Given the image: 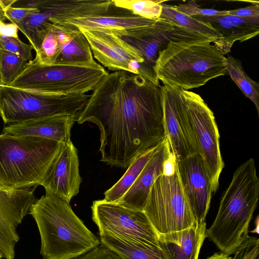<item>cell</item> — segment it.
Segmentation results:
<instances>
[{"mask_svg": "<svg viewBox=\"0 0 259 259\" xmlns=\"http://www.w3.org/2000/svg\"><path fill=\"white\" fill-rule=\"evenodd\" d=\"M160 87L123 70L108 73L98 83L76 122L99 127L101 161L127 168L165 139Z\"/></svg>", "mask_w": 259, "mask_h": 259, "instance_id": "6da1fadb", "label": "cell"}, {"mask_svg": "<svg viewBox=\"0 0 259 259\" xmlns=\"http://www.w3.org/2000/svg\"><path fill=\"white\" fill-rule=\"evenodd\" d=\"M29 213L37 226L42 259L76 258L101 244L69 203L55 195L36 199Z\"/></svg>", "mask_w": 259, "mask_h": 259, "instance_id": "7a4b0ae2", "label": "cell"}, {"mask_svg": "<svg viewBox=\"0 0 259 259\" xmlns=\"http://www.w3.org/2000/svg\"><path fill=\"white\" fill-rule=\"evenodd\" d=\"M227 58L208 40L171 41L154 66L164 85L186 91L227 74Z\"/></svg>", "mask_w": 259, "mask_h": 259, "instance_id": "3957f363", "label": "cell"}, {"mask_svg": "<svg viewBox=\"0 0 259 259\" xmlns=\"http://www.w3.org/2000/svg\"><path fill=\"white\" fill-rule=\"evenodd\" d=\"M61 143L0 134V185L13 189L40 185Z\"/></svg>", "mask_w": 259, "mask_h": 259, "instance_id": "277c9868", "label": "cell"}, {"mask_svg": "<svg viewBox=\"0 0 259 259\" xmlns=\"http://www.w3.org/2000/svg\"><path fill=\"white\" fill-rule=\"evenodd\" d=\"M144 211L158 234L181 231L197 224L172 154L164 171L153 183Z\"/></svg>", "mask_w": 259, "mask_h": 259, "instance_id": "5b68a950", "label": "cell"}, {"mask_svg": "<svg viewBox=\"0 0 259 259\" xmlns=\"http://www.w3.org/2000/svg\"><path fill=\"white\" fill-rule=\"evenodd\" d=\"M108 72L93 65H42L29 61L23 72L8 86L55 94H84L93 91Z\"/></svg>", "mask_w": 259, "mask_h": 259, "instance_id": "8992f818", "label": "cell"}, {"mask_svg": "<svg viewBox=\"0 0 259 259\" xmlns=\"http://www.w3.org/2000/svg\"><path fill=\"white\" fill-rule=\"evenodd\" d=\"M89 94L62 95L0 85V116L5 124L53 116L77 117Z\"/></svg>", "mask_w": 259, "mask_h": 259, "instance_id": "52a82bcc", "label": "cell"}, {"mask_svg": "<svg viewBox=\"0 0 259 259\" xmlns=\"http://www.w3.org/2000/svg\"><path fill=\"white\" fill-rule=\"evenodd\" d=\"M121 39L136 50L144 62L138 64V73L156 85H159L154 70L159 52L171 41L208 40L168 21L159 18L150 26L126 30L111 29Z\"/></svg>", "mask_w": 259, "mask_h": 259, "instance_id": "ba28073f", "label": "cell"}, {"mask_svg": "<svg viewBox=\"0 0 259 259\" xmlns=\"http://www.w3.org/2000/svg\"><path fill=\"white\" fill-rule=\"evenodd\" d=\"M178 89L186 104L200 155L209 175L214 194L218 189L220 174L224 167L220 147V134L215 117L199 95Z\"/></svg>", "mask_w": 259, "mask_h": 259, "instance_id": "9c48e42d", "label": "cell"}, {"mask_svg": "<svg viewBox=\"0 0 259 259\" xmlns=\"http://www.w3.org/2000/svg\"><path fill=\"white\" fill-rule=\"evenodd\" d=\"M91 208L99 232L106 231L133 241L159 246V234L144 211L104 199L94 201Z\"/></svg>", "mask_w": 259, "mask_h": 259, "instance_id": "30bf717a", "label": "cell"}, {"mask_svg": "<svg viewBox=\"0 0 259 259\" xmlns=\"http://www.w3.org/2000/svg\"><path fill=\"white\" fill-rule=\"evenodd\" d=\"M165 138L176 160L198 154L200 150L179 89L161 86Z\"/></svg>", "mask_w": 259, "mask_h": 259, "instance_id": "8fae6325", "label": "cell"}, {"mask_svg": "<svg viewBox=\"0 0 259 259\" xmlns=\"http://www.w3.org/2000/svg\"><path fill=\"white\" fill-rule=\"evenodd\" d=\"M36 188L13 189L0 185V251L6 259L15 258L20 239L17 228L36 200Z\"/></svg>", "mask_w": 259, "mask_h": 259, "instance_id": "7c38bea8", "label": "cell"}, {"mask_svg": "<svg viewBox=\"0 0 259 259\" xmlns=\"http://www.w3.org/2000/svg\"><path fill=\"white\" fill-rule=\"evenodd\" d=\"M82 181L77 149L71 141L61 143L40 185L46 194L55 195L69 203L78 194Z\"/></svg>", "mask_w": 259, "mask_h": 259, "instance_id": "4fadbf2b", "label": "cell"}, {"mask_svg": "<svg viewBox=\"0 0 259 259\" xmlns=\"http://www.w3.org/2000/svg\"><path fill=\"white\" fill-rule=\"evenodd\" d=\"M176 160L180 182L196 222L204 223L213 193L202 158L196 154Z\"/></svg>", "mask_w": 259, "mask_h": 259, "instance_id": "5bb4252c", "label": "cell"}, {"mask_svg": "<svg viewBox=\"0 0 259 259\" xmlns=\"http://www.w3.org/2000/svg\"><path fill=\"white\" fill-rule=\"evenodd\" d=\"M171 154L165 138L159 144L133 185L116 203L131 209L144 211L151 188L156 179L164 171Z\"/></svg>", "mask_w": 259, "mask_h": 259, "instance_id": "9a60e30c", "label": "cell"}, {"mask_svg": "<svg viewBox=\"0 0 259 259\" xmlns=\"http://www.w3.org/2000/svg\"><path fill=\"white\" fill-rule=\"evenodd\" d=\"M207 22L221 34L213 45L225 55L236 41L247 40L259 33V18H245L230 15L194 17Z\"/></svg>", "mask_w": 259, "mask_h": 259, "instance_id": "2e32d148", "label": "cell"}, {"mask_svg": "<svg viewBox=\"0 0 259 259\" xmlns=\"http://www.w3.org/2000/svg\"><path fill=\"white\" fill-rule=\"evenodd\" d=\"M77 117L70 115L53 116L10 124L3 134L13 136H33L61 143L70 142L71 130Z\"/></svg>", "mask_w": 259, "mask_h": 259, "instance_id": "e0dca14e", "label": "cell"}, {"mask_svg": "<svg viewBox=\"0 0 259 259\" xmlns=\"http://www.w3.org/2000/svg\"><path fill=\"white\" fill-rule=\"evenodd\" d=\"M206 230L205 222L181 231L159 234V245L167 259H198Z\"/></svg>", "mask_w": 259, "mask_h": 259, "instance_id": "ac0fdd59", "label": "cell"}, {"mask_svg": "<svg viewBox=\"0 0 259 259\" xmlns=\"http://www.w3.org/2000/svg\"><path fill=\"white\" fill-rule=\"evenodd\" d=\"M157 19H146L133 14L131 12L121 15L108 13L94 17L76 18L64 20L57 24H66L87 29L105 28L126 30L147 26L154 24Z\"/></svg>", "mask_w": 259, "mask_h": 259, "instance_id": "d6986e66", "label": "cell"}, {"mask_svg": "<svg viewBox=\"0 0 259 259\" xmlns=\"http://www.w3.org/2000/svg\"><path fill=\"white\" fill-rule=\"evenodd\" d=\"M99 234L101 244L122 259H167L159 246L133 241L106 231Z\"/></svg>", "mask_w": 259, "mask_h": 259, "instance_id": "ffe728a7", "label": "cell"}, {"mask_svg": "<svg viewBox=\"0 0 259 259\" xmlns=\"http://www.w3.org/2000/svg\"><path fill=\"white\" fill-rule=\"evenodd\" d=\"M76 28L72 25L51 23L32 61L42 65L54 64L63 46Z\"/></svg>", "mask_w": 259, "mask_h": 259, "instance_id": "44dd1931", "label": "cell"}, {"mask_svg": "<svg viewBox=\"0 0 259 259\" xmlns=\"http://www.w3.org/2000/svg\"><path fill=\"white\" fill-rule=\"evenodd\" d=\"M86 38L93 56L104 67L112 71L135 73L133 63L119 55L113 49L96 35L91 29L78 28Z\"/></svg>", "mask_w": 259, "mask_h": 259, "instance_id": "7402d4cb", "label": "cell"}, {"mask_svg": "<svg viewBox=\"0 0 259 259\" xmlns=\"http://www.w3.org/2000/svg\"><path fill=\"white\" fill-rule=\"evenodd\" d=\"M96 63L86 38L77 28L70 39L63 46L54 64L93 65Z\"/></svg>", "mask_w": 259, "mask_h": 259, "instance_id": "603a6c76", "label": "cell"}, {"mask_svg": "<svg viewBox=\"0 0 259 259\" xmlns=\"http://www.w3.org/2000/svg\"><path fill=\"white\" fill-rule=\"evenodd\" d=\"M162 8L159 18L190 32L206 37L213 43L221 38L220 33L208 23L177 11L173 6L165 4L163 2L162 3Z\"/></svg>", "mask_w": 259, "mask_h": 259, "instance_id": "cb8c5ba5", "label": "cell"}, {"mask_svg": "<svg viewBox=\"0 0 259 259\" xmlns=\"http://www.w3.org/2000/svg\"><path fill=\"white\" fill-rule=\"evenodd\" d=\"M159 144L155 147L142 153L132 162L119 180L105 192L104 200L108 202L116 203L124 195L133 185L150 157L157 149Z\"/></svg>", "mask_w": 259, "mask_h": 259, "instance_id": "d4e9b609", "label": "cell"}, {"mask_svg": "<svg viewBox=\"0 0 259 259\" xmlns=\"http://www.w3.org/2000/svg\"><path fill=\"white\" fill-rule=\"evenodd\" d=\"M227 74H229L242 93L251 100L259 114V84L244 71L241 61L230 56L227 58Z\"/></svg>", "mask_w": 259, "mask_h": 259, "instance_id": "484cf974", "label": "cell"}, {"mask_svg": "<svg viewBox=\"0 0 259 259\" xmlns=\"http://www.w3.org/2000/svg\"><path fill=\"white\" fill-rule=\"evenodd\" d=\"M94 33L113 49L119 55L133 63H143L141 55L134 48L126 44L111 29H92Z\"/></svg>", "mask_w": 259, "mask_h": 259, "instance_id": "4316f807", "label": "cell"}, {"mask_svg": "<svg viewBox=\"0 0 259 259\" xmlns=\"http://www.w3.org/2000/svg\"><path fill=\"white\" fill-rule=\"evenodd\" d=\"M161 1L151 0H113L114 6L127 10L141 17L156 20L162 12Z\"/></svg>", "mask_w": 259, "mask_h": 259, "instance_id": "83f0119b", "label": "cell"}, {"mask_svg": "<svg viewBox=\"0 0 259 259\" xmlns=\"http://www.w3.org/2000/svg\"><path fill=\"white\" fill-rule=\"evenodd\" d=\"M28 62L10 52L2 50L0 71L2 85L8 86L24 70Z\"/></svg>", "mask_w": 259, "mask_h": 259, "instance_id": "f1b7e54d", "label": "cell"}, {"mask_svg": "<svg viewBox=\"0 0 259 259\" xmlns=\"http://www.w3.org/2000/svg\"><path fill=\"white\" fill-rule=\"evenodd\" d=\"M0 46L2 49L17 55L27 62L32 60V46L23 42L18 37L0 36Z\"/></svg>", "mask_w": 259, "mask_h": 259, "instance_id": "f546056e", "label": "cell"}, {"mask_svg": "<svg viewBox=\"0 0 259 259\" xmlns=\"http://www.w3.org/2000/svg\"><path fill=\"white\" fill-rule=\"evenodd\" d=\"M174 9L182 13L192 17L214 16L227 15L228 11L204 9L199 7L195 1L173 6Z\"/></svg>", "mask_w": 259, "mask_h": 259, "instance_id": "4dcf8cb0", "label": "cell"}, {"mask_svg": "<svg viewBox=\"0 0 259 259\" xmlns=\"http://www.w3.org/2000/svg\"><path fill=\"white\" fill-rule=\"evenodd\" d=\"M232 259H259V239L249 236L236 250Z\"/></svg>", "mask_w": 259, "mask_h": 259, "instance_id": "1f68e13d", "label": "cell"}, {"mask_svg": "<svg viewBox=\"0 0 259 259\" xmlns=\"http://www.w3.org/2000/svg\"><path fill=\"white\" fill-rule=\"evenodd\" d=\"M77 259H122L118 254L102 245L94 248Z\"/></svg>", "mask_w": 259, "mask_h": 259, "instance_id": "d6a6232c", "label": "cell"}, {"mask_svg": "<svg viewBox=\"0 0 259 259\" xmlns=\"http://www.w3.org/2000/svg\"><path fill=\"white\" fill-rule=\"evenodd\" d=\"M38 9H27L10 7L5 11L6 18L11 23L20 22L25 19L30 14L38 11Z\"/></svg>", "mask_w": 259, "mask_h": 259, "instance_id": "836d02e7", "label": "cell"}, {"mask_svg": "<svg viewBox=\"0 0 259 259\" xmlns=\"http://www.w3.org/2000/svg\"><path fill=\"white\" fill-rule=\"evenodd\" d=\"M228 15L245 18H259V3L254 2L248 7L228 11Z\"/></svg>", "mask_w": 259, "mask_h": 259, "instance_id": "e575fe53", "label": "cell"}, {"mask_svg": "<svg viewBox=\"0 0 259 259\" xmlns=\"http://www.w3.org/2000/svg\"><path fill=\"white\" fill-rule=\"evenodd\" d=\"M17 26L14 24L0 21V36L18 37Z\"/></svg>", "mask_w": 259, "mask_h": 259, "instance_id": "d590c367", "label": "cell"}, {"mask_svg": "<svg viewBox=\"0 0 259 259\" xmlns=\"http://www.w3.org/2000/svg\"><path fill=\"white\" fill-rule=\"evenodd\" d=\"M42 0H16L11 7L14 8L38 9Z\"/></svg>", "mask_w": 259, "mask_h": 259, "instance_id": "8d00e7d4", "label": "cell"}, {"mask_svg": "<svg viewBox=\"0 0 259 259\" xmlns=\"http://www.w3.org/2000/svg\"><path fill=\"white\" fill-rule=\"evenodd\" d=\"M206 259H232V257L221 252H217Z\"/></svg>", "mask_w": 259, "mask_h": 259, "instance_id": "74e56055", "label": "cell"}, {"mask_svg": "<svg viewBox=\"0 0 259 259\" xmlns=\"http://www.w3.org/2000/svg\"><path fill=\"white\" fill-rule=\"evenodd\" d=\"M6 19L5 10L0 3V21H4Z\"/></svg>", "mask_w": 259, "mask_h": 259, "instance_id": "f35d334b", "label": "cell"}, {"mask_svg": "<svg viewBox=\"0 0 259 259\" xmlns=\"http://www.w3.org/2000/svg\"><path fill=\"white\" fill-rule=\"evenodd\" d=\"M2 48L0 46V60H1V52H2ZM0 85H2V78H1V71H0Z\"/></svg>", "mask_w": 259, "mask_h": 259, "instance_id": "ab89813d", "label": "cell"}, {"mask_svg": "<svg viewBox=\"0 0 259 259\" xmlns=\"http://www.w3.org/2000/svg\"><path fill=\"white\" fill-rule=\"evenodd\" d=\"M3 258V256H2V254L0 251V259H2Z\"/></svg>", "mask_w": 259, "mask_h": 259, "instance_id": "60d3db41", "label": "cell"}]
</instances>
